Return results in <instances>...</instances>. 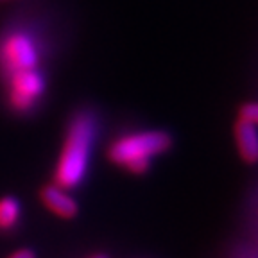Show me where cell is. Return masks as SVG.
<instances>
[{"instance_id": "1", "label": "cell", "mask_w": 258, "mask_h": 258, "mask_svg": "<svg viewBox=\"0 0 258 258\" xmlns=\"http://www.w3.org/2000/svg\"><path fill=\"white\" fill-rule=\"evenodd\" d=\"M97 137V120L93 113H76L67 127L59 160L54 170V183L63 188H76L83 183L90 167L93 144Z\"/></svg>"}, {"instance_id": "2", "label": "cell", "mask_w": 258, "mask_h": 258, "mask_svg": "<svg viewBox=\"0 0 258 258\" xmlns=\"http://www.w3.org/2000/svg\"><path fill=\"white\" fill-rule=\"evenodd\" d=\"M170 145L172 140L165 131H135L113 140L108 147V158L111 163L122 167L127 172L144 174L149 170L154 158L167 153Z\"/></svg>"}, {"instance_id": "3", "label": "cell", "mask_w": 258, "mask_h": 258, "mask_svg": "<svg viewBox=\"0 0 258 258\" xmlns=\"http://www.w3.org/2000/svg\"><path fill=\"white\" fill-rule=\"evenodd\" d=\"M41 64V47L36 36L25 29H11L0 38V76H11L38 70Z\"/></svg>"}, {"instance_id": "4", "label": "cell", "mask_w": 258, "mask_h": 258, "mask_svg": "<svg viewBox=\"0 0 258 258\" xmlns=\"http://www.w3.org/2000/svg\"><path fill=\"white\" fill-rule=\"evenodd\" d=\"M6 83H8V104L16 113L32 111L41 101L47 86L41 69L15 74Z\"/></svg>"}, {"instance_id": "5", "label": "cell", "mask_w": 258, "mask_h": 258, "mask_svg": "<svg viewBox=\"0 0 258 258\" xmlns=\"http://www.w3.org/2000/svg\"><path fill=\"white\" fill-rule=\"evenodd\" d=\"M40 198L45 208L61 219H74L77 215V212H79V205L70 196L69 188H63V186L56 185V183L45 186L41 190Z\"/></svg>"}, {"instance_id": "6", "label": "cell", "mask_w": 258, "mask_h": 258, "mask_svg": "<svg viewBox=\"0 0 258 258\" xmlns=\"http://www.w3.org/2000/svg\"><path fill=\"white\" fill-rule=\"evenodd\" d=\"M235 144L240 158L246 163H258V127L238 118L235 124Z\"/></svg>"}, {"instance_id": "7", "label": "cell", "mask_w": 258, "mask_h": 258, "mask_svg": "<svg viewBox=\"0 0 258 258\" xmlns=\"http://www.w3.org/2000/svg\"><path fill=\"white\" fill-rule=\"evenodd\" d=\"M22 217V206L16 198H2L0 199V231H11L16 228Z\"/></svg>"}, {"instance_id": "8", "label": "cell", "mask_w": 258, "mask_h": 258, "mask_svg": "<svg viewBox=\"0 0 258 258\" xmlns=\"http://www.w3.org/2000/svg\"><path fill=\"white\" fill-rule=\"evenodd\" d=\"M238 118L247 120L249 124L258 127V102H246V104H242L240 111H238Z\"/></svg>"}, {"instance_id": "9", "label": "cell", "mask_w": 258, "mask_h": 258, "mask_svg": "<svg viewBox=\"0 0 258 258\" xmlns=\"http://www.w3.org/2000/svg\"><path fill=\"white\" fill-rule=\"evenodd\" d=\"M8 258H36V253L32 249H18L15 253H11Z\"/></svg>"}, {"instance_id": "10", "label": "cell", "mask_w": 258, "mask_h": 258, "mask_svg": "<svg viewBox=\"0 0 258 258\" xmlns=\"http://www.w3.org/2000/svg\"><path fill=\"white\" fill-rule=\"evenodd\" d=\"M88 258H108L106 254H92V256H88Z\"/></svg>"}, {"instance_id": "11", "label": "cell", "mask_w": 258, "mask_h": 258, "mask_svg": "<svg viewBox=\"0 0 258 258\" xmlns=\"http://www.w3.org/2000/svg\"><path fill=\"white\" fill-rule=\"evenodd\" d=\"M0 2H11V0H0Z\"/></svg>"}]
</instances>
